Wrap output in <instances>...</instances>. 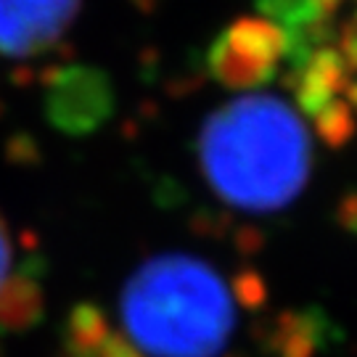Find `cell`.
<instances>
[{
    "label": "cell",
    "mask_w": 357,
    "mask_h": 357,
    "mask_svg": "<svg viewBox=\"0 0 357 357\" xmlns=\"http://www.w3.org/2000/svg\"><path fill=\"white\" fill-rule=\"evenodd\" d=\"M339 51H342V56H344L349 72H357V13H355V26H352V32L342 40Z\"/></svg>",
    "instance_id": "ba28073f"
},
{
    "label": "cell",
    "mask_w": 357,
    "mask_h": 357,
    "mask_svg": "<svg viewBox=\"0 0 357 357\" xmlns=\"http://www.w3.org/2000/svg\"><path fill=\"white\" fill-rule=\"evenodd\" d=\"M199 165L225 204L243 212H278L302 193L310 178V132L286 101L246 93L204 122Z\"/></svg>",
    "instance_id": "6da1fadb"
},
{
    "label": "cell",
    "mask_w": 357,
    "mask_h": 357,
    "mask_svg": "<svg viewBox=\"0 0 357 357\" xmlns=\"http://www.w3.org/2000/svg\"><path fill=\"white\" fill-rule=\"evenodd\" d=\"M112 109V93L106 79L90 75L85 69H75L64 75L48 93V114L64 130L82 132L96 128Z\"/></svg>",
    "instance_id": "8992f818"
},
{
    "label": "cell",
    "mask_w": 357,
    "mask_h": 357,
    "mask_svg": "<svg viewBox=\"0 0 357 357\" xmlns=\"http://www.w3.org/2000/svg\"><path fill=\"white\" fill-rule=\"evenodd\" d=\"M342 0H259L265 22L275 26L286 40V61L291 69L302 66L323 45L333 11Z\"/></svg>",
    "instance_id": "5b68a950"
},
{
    "label": "cell",
    "mask_w": 357,
    "mask_h": 357,
    "mask_svg": "<svg viewBox=\"0 0 357 357\" xmlns=\"http://www.w3.org/2000/svg\"><path fill=\"white\" fill-rule=\"evenodd\" d=\"M11 268H13V243H11V236H8V228H6V222L0 217V291L16 278V275H11Z\"/></svg>",
    "instance_id": "52a82bcc"
},
{
    "label": "cell",
    "mask_w": 357,
    "mask_h": 357,
    "mask_svg": "<svg viewBox=\"0 0 357 357\" xmlns=\"http://www.w3.org/2000/svg\"><path fill=\"white\" fill-rule=\"evenodd\" d=\"M236 326L238 291L199 257H153L119 296L116 336L135 357H220Z\"/></svg>",
    "instance_id": "7a4b0ae2"
},
{
    "label": "cell",
    "mask_w": 357,
    "mask_h": 357,
    "mask_svg": "<svg viewBox=\"0 0 357 357\" xmlns=\"http://www.w3.org/2000/svg\"><path fill=\"white\" fill-rule=\"evenodd\" d=\"M79 11V0H0V56L29 59L56 45Z\"/></svg>",
    "instance_id": "277c9868"
},
{
    "label": "cell",
    "mask_w": 357,
    "mask_h": 357,
    "mask_svg": "<svg viewBox=\"0 0 357 357\" xmlns=\"http://www.w3.org/2000/svg\"><path fill=\"white\" fill-rule=\"evenodd\" d=\"M286 59V40L265 19H246L217 40L212 72L233 88H255L278 72Z\"/></svg>",
    "instance_id": "3957f363"
}]
</instances>
